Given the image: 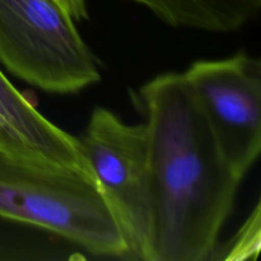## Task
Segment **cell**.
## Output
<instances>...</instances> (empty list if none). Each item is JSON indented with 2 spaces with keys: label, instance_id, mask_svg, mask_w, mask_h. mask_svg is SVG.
Returning a JSON list of instances; mask_svg holds the SVG:
<instances>
[{
  "label": "cell",
  "instance_id": "1",
  "mask_svg": "<svg viewBox=\"0 0 261 261\" xmlns=\"http://www.w3.org/2000/svg\"><path fill=\"white\" fill-rule=\"evenodd\" d=\"M153 188V261H204L233 208L242 178L224 155L184 73L140 87Z\"/></svg>",
  "mask_w": 261,
  "mask_h": 261
},
{
  "label": "cell",
  "instance_id": "2",
  "mask_svg": "<svg viewBox=\"0 0 261 261\" xmlns=\"http://www.w3.org/2000/svg\"><path fill=\"white\" fill-rule=\"evenodd\" d=\"M0 217L47 229L92 254L127 255L89 171L0 149Z\"/></svg>",
  "mask_w": 261,
  "mask_h": 261
},
{
  "label": "cell",
  "instance_id": "3",
  "mask_svg": "<svg viewBox=\"0 0 261 261\" xmlns=\"http://www.w3.org/2000/svg\"><path fill=\"white\" fill-rule=\"evenodd\" d=\"M78 142L127 255L153 261L154 188L145 124H126L109 109L96 107Z\"/></svg>",
  "mask_w": 261,
  "mask_h": 261
},
{
  "label": "cell",
  "instance_id": "4",
  "mask_svg": "<svg viewBox=\"0 0 261 261\" xmlns=\"http://www.w3.org/2000/svg\"><path fill=\"white\" fill-rule=\"evenodd\" d=\"M0 64L50 93H76L101 81L74 19L55 0H0Z\"/></svg>",
  "mask_w": 261,
  "mask_h": 261
},
{
  "label": "cell",
  "instance_id": "5",
  "mask_svg": "<svg viewBox=\"0 0 261 261\" xmlns=\"http://www.w3.org/2000/svg\"><path fill=\"white\" fill-rule=\"evenodd\" d=\"M212 130L240 178L261 152V64L246 53L198 60L184 71Z\"/></svg>",
  "mask_w": 261,
  "mask_h": 261
},
{
  "label": "cell",
  "instance_id": "6",
  "mask_svg": "<svg viewBox=\"0 0 261 261\" xmlns=\"http://www.w3.org/2000/svg\"><path fill=\"white\" fill-rule=\"evenodd\" d=\"M0 149L89 171L78 138L56 126L0 70Z\"/></svg>",
  "mask_w": 261,
  "mask_h": 261
},
{
  "label": "cell",
  "instance_id": "7",
  "mask_svg": "<svg viewBox=\"0 0 261 261\" xmlns=\"http://www.w3.org/2000/svg\"><path fill=\"white\" fill-rule=\"evenodd\" d=\"M144 7L158 19L176 28L232 32L251 22L261 0H126Z\"/></svg>",
  "mask_w": 261,
  "mask_h": 261
},
{
  "label": "cell",
  "instance_id": "8",
  "mask_svg": "<svg viewBox=\"0 0 261 261\" xmlns=\"http://www.w3.org/2000/svg\"><path fill=\"white\" fill-rule=\"evenodd\" d=\"M260 203L256 204L251 216L245 221L240 231L232 240L222 259L227 261L255 260L260 251Z\"/></svg>",
  "mask_w": 261,
  "mask_h": 261
},
{
  "label": "cell",
  "instance_id": "9",
  "mask_svg": "<svg viewBox=\"0 0 261 261\" xmlns=\"http://www.w3.org/2000/svg\"><path fill=\"white\" fill-rule=\"evenodd\" d=\"M74 20H83L88 18L87 0H55Z\"/></svg>",
  "mask_w": 261,
  "mask_h": 261
}]
</instances>
